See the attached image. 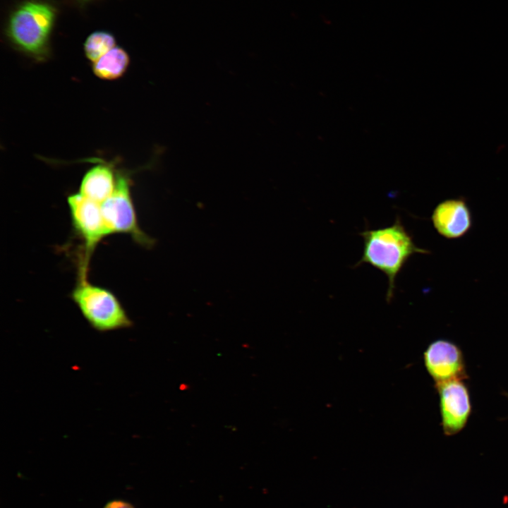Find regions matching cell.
<instances>
[{
    "instance_id": "1",
    "label": "cell",
    "mask_w": 508,
    "mask_h": 508,
    "mask_svg": "<svg viewBox=\"0 0 508 508\" xmlns=\"http://www.w3.org/2000/svg\"><path fill=\"white\" fill-rule=\"evenodd\" d=\"M363 247L356 265L368 264L384 273L388 279L386 300L394 296L396 279L408 260L416 253H427L417 247L409 233L397 218L391 226L366 229L360 234Z\"/></svg>"
},
{
    "instance_id": "2",
    "label": "cell",
    "mask_w": 508,
    "mask_h": 508,
    "mask_svg": "<svg viewBox=\"0 0 508 508\" xmlns=\"http://www.w3.org/2000/svg\"><path fill=\"white\" fill-rule=\"evenodd\" d=\"M55 17L54 8L47 3L24 2L11 15L7 36L19 51L36 61H45Z\"/></svg>"
},
{
    "instance_id": "3",
    "label": "cell",
    "mask_w": 508,
    "mask_h": 508,
    "mask_svg": "<svg viewBox=\"0 0 508 508\" xmlns=\"http://www.w3.org/2000/svg\"><path fill=\"white\" fill-rule=\"evenodd\" d=\"M87 277L78 274L71 297L90 325L102 332L131 327V320L114 294L91 284Z\"/></svg>"
},
{
    "instance_id": "4",
    "label": "cell",
    "mask_w": 508,
    "mask_h": 508,
    "mask_svg": "<svg viewBox=\"0 0 508 508\" xmlns=\"http://www.w3.org/2000/svg\"><path fill=\"white\" fill-rule=\"evenodd\" d=\"M130 175L116 171V183L111 195L100 203L105 224L112 234L130 235L133 241L145 248H151L155 240L139 226L131 193Z\"/></svg>"
},
{
    "instance_id": "5",
    "label": "cell",
    "mask_w": 508,
    "mask_h": 508,
    "mask_svg": "<svg viewBox=\"0 0 508 508\" xmlns=\"http://www.w3.org/2000/svg\"><path fill=\"white\" fill-rule=\"evenodd\" d=\"M67 204L73 231L83 243L78 271L87 273L91 255L97 246L111 233L104 220L99 203L76 193L67 197Z\"/></svg>"
},
{
    "instance_id": "6",
    "label": "cell",
    "mask_w": 508,
    "mask_h": 508,
    "mask_svg": "<svg viewBox=\"0 0 508 508\" xmlns=\"http://www.w3.org/2000/svg\"><path fill=\"white\" fill-rule=\"evenodd\" d=\"M440 395L442 426L446 435H454L466 425L471 411L468 389L460 380L435 385Z\"/></svg>"
},
{
    "instance_id": "7",
    "label": "cell",
    "mask_w": 508,
    "mask_h": 508,
    "mask_svg": "<svg viewBox=\"0 0 508 508\" xmlns=\"http://www.w3.org/2000/svg\"><path fill=\"white\" fill-rule=\"evenodd\" d=\"M424 362L436 384L467 377L461 351L451 341L440 339L431 343L424 353Z\"/></svg>"
},
{
    "instance_id": "8",
    "label": "cell",
    "mask_w": 508,
    "mask_h": 508,
    "mask_svg": "<svg viewBox=\"0 0 508 508\" xmlns=\"http://www.w3.org/2000/svg\"><path fill=\"white\" fill-rule=\"evenodd\" d=\"M432 222L442 236L456 238L464 235L471 226V214L466 203L461 199L447 200L435 208Z\"/></svg>"
},
{
    "instance_id": "9",
    "label": "cell",
    "mask_w": 508,
    "mask_h": 508,
    "mask_svg": "<svg viewBox=\"0 0 508 508\" xmlns=\"http://www.w3.org/2000/svg\"><path fill=\"white\" fill-rule=\"evenodd\" d=\"M116 183V171L114 169L112 164L101 163L85 174L78 193L100 204L111 195Z\"/></svg>"
},
{
    "instance_id": "10",
    "label": "cell",
    "mask_w": 508,
    "mask_h": 508,
    "mask_svg": "<svg viewBox=\"0 0 508 508\" xmlns=\"http://www.w3.org/2000/svg\"><path fill=\"white\" fill-rule=\"evenodd\" d=\"M129 63L127 52L120 47H115L93 63L92 71L100 79L116 80L125 73Z\"/></svg>"
},
{
    "instance_id": "11",
    "label": "cell",
    "mask_w": 508,
    "mask_h": 508,
    "mask_svg": "<svg viewBox=\"0 0 508 508\" xmlns=\"http://www.w3.org/2000/svg\"><path fill=\"white\" fill-rule=\"evenodd\" d=\"M114 36L106 31H96L90 34L84 44L86 57L93 63L115 47Z\"/></svg>"
},
{
    "instance_id": "12",
    "label": "cell",
    "mask_w": 508,
    "mask_h": 508,
    "mask_svg": "<svg viewBox=\"0 0 508 508\" xmlns=\"http://www.w3.org/2000/svg\"><path fill=\"white\" fill-rule=\"evenodd\" d=\"M103 508H134V507L124 500H114L108 502Z\"/></svg>"
},
{
    "instance_id": "13",
    "label": "cell",
    "mask_w": 508,
    "mask_h": 508,
    "mask_svg": "<svg viewBox=\"0 0 508 508\" xmlns=\"http://www.w3.org/2000/svg\"><path fill=\"white\" fill-rule=\"evenodd\" d=\"M83 1H87V0H83Z\"/></svg>"
}]
</instances>
